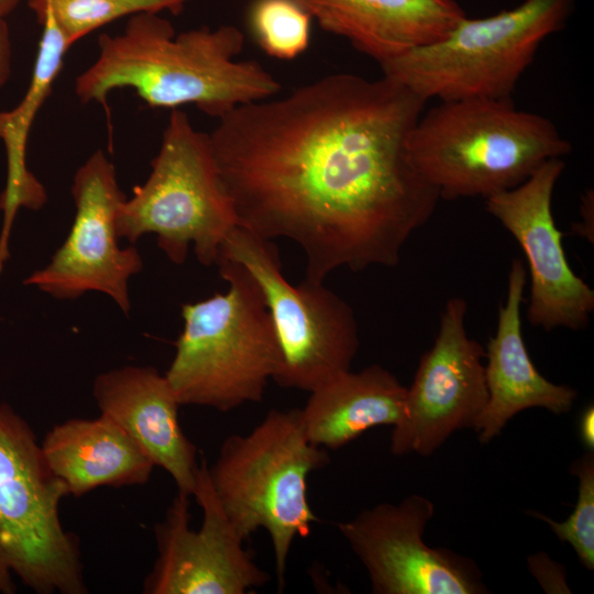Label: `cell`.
I'll return each instance as SVG.
<instances>
[{
    "instance_id": "cell-1",
    "label": "cell",
    "mask_w": 594,
    "mask_h": 594,
    "mask_svg": "<svg viewBox=\"0 0 594 594\" xmlns=\"http://www.w3.org/2000/svg\"><path fill=\"white\" fill-rule=\"evenodd\" d=\"M426 102L384 76L333 74L237 107L209 135L238 226L296 242L311 282L397 265L440 200L408 148Z\"/></svg>"
},
{
    "instance_id": "cell-2",
    "label": "cell",
    "mask_w": 594,
    "mask_h": 594,
    "mask_svg": "<svg viewBox=\"0 0 594 594\" xmlns=\"http://www.w3.org/2000/svg\"><path fill=\"white\" fill-rule=\"evenodd\" d=\"M243 47L244 35L233 25L176 35L160 13H139L122 33L99 36L97 58L76 78L75 92L82 103L106 105L113 90L130 88L152 108L195 105L219 120L282 88L258 62L235 61Z\"/></svg>"
},
{
    "instance_id": "cell-3",
    "label": "cell",
    "mask_w": 594,
    "mask_h": 594,
    "mask_svg": "<svg viewBox=\"0 0 594 594\" xmlns=\"http://www.w3.org/2000/svg\"><path fill=\"white\" fill-rule=\"evenodd\" d=\"M408 148L440 199L453 200L515 188L572 145L551 120L517 109L512 98H471L424 111Z\"/></svg>"
},
{
    "instance_id": "cell-4",
    "label": "cell",
    "mask_w": 594,
    "mask_h": 594,
    "mask_svg": "<svg viewBox=\"0 0 594 594\" xmlns=\"http://www.w3.org/2000/svg\"><path fill=\"white\" fill-rule=\"evenodd\" d=\"M216 265L226 293L182 305L183 329L164 374L180 406L228 413L263 399L279 348L263 295L238 262Z\"/></svg>"
},
{
    "instance_id": "cell-5",
    "label": "cell",
    "mask_w": 594,
    "mask_h": 594,
    "mask_svg": "<svg viewBox=\"0 0 594 594\" xmlns=\"http://www.w3.org/2000/svg\"><path fill=\"white\" fill-rule=\"evenodd\" d=\"M330 462L312 444L299 409H272L250 432L227 437L208 476L215 495L242 540L258 529L270 536L282 591L290 548L318 517L308 499L309 475Z\"/></svg>"
},
{
    "instance_id": "cell-6",
    "label": "cell",
    "mask_w": 594,
    "mask_h": 594,
    "mask_svg": "<svg viewBox=\"0 0 594 594\" xmlns=\"http://www.w3.org/2000/svg\"><path fill=\"white\" fill-rule=\"evenodd\" d=\"M68 492L51 470L33 429L0 403V593L13 578L37 594H87L78 538L66 530Z\"/></svg>"
},
{
    "instance_id": "cell-7",
    "label": "cell",
    "mask_w": 594,
    "mask_h": 594,
    "mask_svg": "<svg viewBox=\"0 0 594 594\" xmlns=\"http://www.w3.org/2000/svg\"><path fill=\"white\" fill-rule=\"evenodd\" d=\"M151 168L119 208L120 239L133 244L154 234L174 264H183L193 245L199 263L216 265L238 222L210 135L196 130L184 111L172 109Z\"/></svg>"
},
{
    "instance_id": "cell-8",
    "label": "cell",
    "mask_w": 594,
    "mask_h": 594,
    "mask_svg": "<svg viewBox=\"0 0 594 594\" xmlns=\"http://www.w3.org/2000/svg\"><path fill=\"white\" fill-rule=\"evenodd\" d=\"M573 6L574 0H522L490 16H464L442 38L380 63L383 76L426 101L508 99Z\"/></svg>"
},
{
    "instance_id": "cell-9",
    "label": "cell",
    "mask_w": 594,
    "mask_h": 594,
    "mask_svg": "<svg viewBox=\"0 0 594 594\" xmlns=\"http://www.w3.org/2000/svg\"><path fill=\"white\" fill-rule=\"evenodd\" d=\"M219 257L240 263L263 295L279 348L273 378L278 386L311 392L351 370L359 327L344 299L323 283L290 284L274 243L239 226L228 234Z\"/></svg>"
},
{
    "instance_id": "cell-10",
    "label": "cell",
    "mask_w": 594,
    "mask_h": 594,
    "mask_svg": "<svg viewBox=\"0 0 594 594\" xmlns=\"http://www.w3.org/2000/svg\"><path fill=\"white\" fill-rule=\"evenodd\" d=\"M72 195L75 217L68 235L50 263L23 283L56 299L102 293L128 316L129 282L141 272L143 261L136 248L119 243L117 217L125 196L102 150L92 153L76 170Z\"/></svg>"
},
{
    "instance_id": "cell-11",
    "label": "cell",
    "mask_w": 594,
    "mask_h": 594,
    "mask_svg": "<svg viewBox=\"0 0 594 594\" xmlns=\"http://www.w3.org/2000/svg\"><path fill=\"white\" fill-rule=\"evenodd\" d=\"M468 304L462 297L446 302L438 334L421 356L406 387L400 418L393 426L395 455L428 457L451 435L473 428L488 398L483 346L468 336Z\"/></svg>"
},
{
    "instance_id": "cell-12",
    "label": "cell",
    "mask_w": 594,
    "mask_h": 594,
    "mask_svg": "<svg viewBox=\"0 0 594 594\" xmlns=\"http://www.w3.org/2000/svg\"><path fill=\"white\" fill-rule=\"evenodd\" d=\"M435 504L411 494L381 503L340 521L338 530L365 568L375 594H482L487 588L476 564L424 541Z\"/></svg>"
},
{
    "instance_id": "cell-13",
    "label": "cell",
    "mask_w": 594,
    "mask_h": 594,
    "mask_svg": "<svg viewBox=\"0 0 594 594\" xmlns=\"http://www.w3.org/2000/svg\"><path fill=\"white\" fill-rule=\"evenodd\" d=\"M202 510L190 527L189 496L177 493L154 528L157 558L143 582L145 594H245L268 582L223 513L202 460L193 493Z\"/></svg>"
},
{
    "instance_id": "cell-14",
    "label": "cell",
    "mask_w": 594,
    "mask_h": 594,
    "mask_svg": "<svg viewBox=\"0 0 594 594\" xmlns=\"http://www.w3.org/2000/svg\"><path fill=\"white\" fill-rule=\"evenodd\" d=\"M562 158L542 163L515 188L485 198L486 210L516 239L530 278L527 319L532 327L582 330L594 311V290L570 267L551 202Z\"/></svg>"
},
{
    "instance_id": "cell-15",
    "label": "cell",
    "mask_w": 594,
    "mask_h": 594,
    "mask_svg": "<svg viewBox=\"0 0 594 594\" xmlns=\"http://www.w3.org/2000/svg\"><path fill=\"white\" fill-rule=\"evenodd\" d=\"M92 395L103 415L121 427L174 480L178 493L193 496L199 463L184 433L168 381L153 366L127 365L96 376Z\"/></svg>"
},
{
    "instance_id": "cell-16",
    "label": "cell",
    "mask_w": 594,
    "mask_h": 594,
    "mask_svg": "<svg viewBox=\"0 0 594 594\" xmlns=\"http://www.w3.org/2000/svg\"><path fill=\"white\" fill-rule=\"evenodd\" d=\"M526 283L522 261L513 260L506 300L498 308L496 333L485 351L488 398L473 427L481 443L492 441L522 410L543 408L562 415L571 410L578 398L573 387L554 384L541 375L529 356L520 320Z\"/></svg>"
},
{
    "instance_id": "cell-17",
    "label": "cell",
    "mask_w": 594,
    "mask_h": 594,
    "mask_svg": "<svg viewBox=\"0 0 594 594\" xmlns=\"http://www.w3.org/2000/svg\"><path fill=\"white\" fill-rule=\"evenodd\" d=\"M319 26L377 63L446 36L464 16L455 0H297Z\"/></svg>"
},
{
    "instance_id": "cell-18",
    "label": "cell",
    "mask_w": 594,
    "mask_h": 594,
    "mask_svg": "<svg viewBox=\"0 0 594 594\" xmlns=\"http://www.w3.org/2000/svg\"><path fill=\"white\" fill-rule=\"evenodd\" d=\"M41 447L53 473L76 497L102 486L144 485L155 468L144 450L103 415L56 424Z\"/></svg>"
},
{
    "instance_id": "cell-19",
    "label": "cell",
    "mask_w": 594,
    "mask_h": 594,
    "mask_svg": "<svg viewBox=\"0 0 594 594\" xmlns=\"http://www.w3.org/2000/svg\"><path fill=\"white\" fill-rule=\"evenodd\" d=\"M300 410L308 440L338 450L377 426L400 418L406 387L385 367L373 364L348 370L314 391Z\"/></svg>"
},
{
    "instance_id": "cell-20",
    "label": "cell",
    "mask_w": 594,
    "mask_h": 594,
    "mask_svg": "<svg viewBox=\"0 0 594 594\" xmlns=\"http://www.w3.org/2000/svg\"><path fill=\"white\" fill-rule=\"evenodd\" d=\"M37 21L43 31L28 90L13 109L0 111V140L7 155V180L0 196L3 213L0 275L10 256L9 241L19 209L38 210L47 201L45 187L26 166V145L33 121L51 94L70 47L51 15H43Z\"/></svg>"
},
{
    "instance_id": "cell-21",
    "label": "cell",
    "mask_w": 594,
    "mask_h": 594,
    "mask_svg": "<svg viewBox=\"0 0 594 594\" xmlns=\"http://www.w3.org/2000/svg\"><path fill=\"white\" fill-rule=\"evenodd\" d=\"M190 0H30L36 18L51 15L70 46L90 32L139 13L178 14Z\"/></svg>"
},
{
    "instance_id": "cell-22",
    "label": "cell",
    "mask_w": 594,
    "mask_h": 594,
    "mask_svg": "<svg viewBox=\"0 0 594 594\" xmlns=\"http://www.w3.org/2000/svg\"><path fill=\"white\" fill-rule=\"evenodd\" d=\"M311 15L297 0H254L249 25L260 47L278 59H293L310 41Z\"/></svg>"
},
{
    "instance_id": "cell-23",
    "label": "cell",
    "mask_w": 594,
    "mask_h": 594,
    "mask_svg": "<svg viewBox=\"0 0 594 594\" xmlns=\"http://www.w3.org/2000/svg\"><path fill=\"white\" fill-rule=\"evenodd\" d=\"M571 473L578 479V499L573 512L564 521H554L537 510H528L531 517L550 527L562 542L569 543L580 563L594 569V451H586L573 461Z\"/></svg>"
},
{
    "instance_id": "cell-24",
    "label": "cell",
    "mask_w": 594,
    "mask_h": 594,
    "mask_svg": "<svg viewBox=\"0 0 594 594\" xmlns=\"http://www.w3.org/2000/svg\"><path fill=\"white\" fill-rule=\"evenodd\" d=\"M528 562L530 571L538 570L547 572V575L544 574L537 580L544 591L550 593H570L562 565L553 562L544 553H536L529 557Z\"/></svg>"
},
{
    "instance_id": "cell-25",
    "label": "cell",
    "mask_w": 594,
    "mask_h": 594,
    "mask_svg": "<svg viewBox=\"0 0 594 594\" xmlns=\"http://www.w3.org/2000/svg\"><path fill=\"white\" fill-rule=\"evenodd\" d=\"M12 68V47L9 28L0 16V89L7 84Z\"/></svg>"
},
{
    "instance_id": "cell-26",
    "label": "cell",
    "mask_w": 594,
    "mask_h": 594,
    "mask_svg": "<svg viewBox=\"0 0 594 594\" xmlns=\"http://www.w3.org/2000/svg\"><path fill=\"white\" fill-rule=\"evenodd\" d=\"M579 436L586 451H594V407L592 404L580 416Z\"/></svg>"
},
{
    "instance_id": "cell-27",
    "label": "cell",
    "mask_w": 594,
    "mask_h": 594,
    "mask_svg": "<svg viewBox=\"0 0 594 594\" xmlns=\"http://www.w3.org/2000/svg\"><path fill=\"white\" fill-rule=\"evenodd\" d=\"M22 0H0V16L7 18L11 14Z\"/></svg>"
}]
</instances>
